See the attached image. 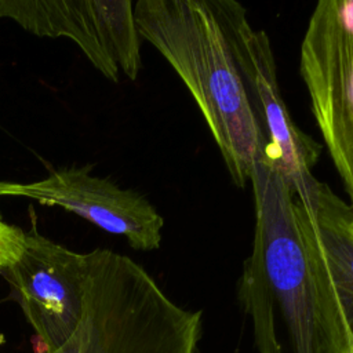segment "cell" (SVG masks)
<instances>
[{
  "label": "cell",
  "mask_w": 353,
  "mask_h": 353,
  "mask_svg": "<svg viewBox=\"0 0 353 353\" xmlns=\"http://www.w3.org/2000/svg\"><path fill=\"white\" fill-rule=\"evenodd\" d=\"M134 17L197 103L232 182L250 185L268 143L212 0H139Z\"/></svg>",
  "instance_id": "obj_1"
},
{
  "label": "cell",
  "mask_w": 353,
  "mask_h": 353,
  "mask_svg": "<svg viewBox=\"0 0 353 353\" xmlns=\"http://www.w3.org/2000/svg\"><path fill=\"white\" fill-rule=\"evenodd\" d=\"M83 313L73 335L48 353H194L201 312L176 305L130 256L85 254Z\"/></svg>",
  "instance_id": "obj_2"
},
{
  "label": "cell",
  "mask_w": 353,
  "mask_h": 353,
  "mask_svg": "<svg viewBox=\"0 0 353 353\" xmlns=\"http://www.w3.org/2000/svg\"><path fill=\"white\" fill-rule=\"evenodd\" d=\"M299 74L353 208V0H320L299 48Z\"/></svg>",
  "instance_id": "obj_3"
},
{
  "label": "cell",
  "mask_w": 353,
  "mask_h": 353,
  "mask_svg": "<svg viewBox=\"0 0 353 353\" xmlns=\"http://www.w3.org/2000/svg\"><path fill=\"white\" fill-rule=\"evenodd\" d=\"M212 3L266 139V153L277 163L292 194L303 199L317 182L313 168L321 154V145L303 132L288 112L266 32L251 25L243 4L234 0H212Z\"/></svg>",
  "instance_id": "obj_4"
},
{
  "label": "cell",
  "mask_w": 353,
  "mask_h": 353,
  "mask_svg": "<svg viewBox=\"0 0 353 353\" xmlns=\"http://www.w3.org/2000/svg\"><path fill=\"white\" fill-rule=\"evenodd\" d=\"M0 273L33 327L43 353L59 349L81 319L85 254L40 234L33 219L19 258Z\"/></svg>",
  "instance_id": "obj_5"
},
{
  "label": "cell",
  "mask_w": 353,
  "mask_h": 353,
  "mask_svg": "<svg viewBox=\"0 0 353 353\" xmlns=\"http://www.w3.org/2000/svg\"><path fill=\"white\" fill-rule=\"evenodd\" d=\"M91 171V164L54 170L44 179L15 183L12 196L62 207L108 233L125 237L137 251L160 248L164 219L150 201L132 189L117 186L109 178L92 175Z\"/></svg>",
  "instance_id": "obj_6"
},
{
  "label": "cell",
  "mask_w": 353,
  "mask_h": 353,
  "mask_svg": "<svg viewBox=\"0 0 353 353\" xmlns=\"http://www.w3.org/2000/svg\"><path fill=\"white\" fill-rule=\"evenodd\" d=\"M0 18H8L39 37H68L108 80L119 81L109 51L102 0H0Z\"/></svg>",
  "instance_id": "obj_7"
},
{
  "label": "cell",
  "mask_w": 353,
  "mask_h": 353,
  "mask_svg": "<svg viewBox=\"0 0 353 353\" xmlns=\"http://www.w3.org/2000/svg\"><path fill=\"white\" fill-rule=\"evenodd\" d=\"M296 201L353 342V208L319 179Z\"/></svg>",
  "instance_id": "obj_8"
},
{
  "label": "cell",
  "mask_w": 353,
  "mask_h": 353,
  "mask_svg": "<svg viewBox=\"0 0 353 353\" xmlns=\"http://www.w3.org/2000/svg\"><path fill=\"white\" fill-rule=\"evenodd\" d=\"M106 39L113 61L130 80H135L142 68L141 36L130 0H102Z\"/></svg>",
  "instance_id": "obj_9"
},
{
  "label": "cell",
  "mask_w": 353,
  "mask_h": 353,
  "mask_svg": "<svg viewBox=\"0 0 353 353\" xmlns=\"http://www.w3.org/2000/svg\"><path fill=\"white\" fill-rule=\"evenodd\" d=\"M15 183L0 181V196H12ZM26 230L8 223L0 214V265L3 269L14 263L25 247Z\"/></svg>",
  "instance_id": "obj_10"
},
{
  "label": "cell",
  "mask_w": 353,
  "mask_h": 353,
  "mask_svg": "<svg viewBox=\"0 0 353 353\" xmlns=\"http://www.w3.org/2000/svg\"><path fill=\"white\" fill-rule=\"evenodd\" d=\"M1 270H3V268H1V265H0V272H1Z\"/></svg>",
  "instance_id": "obj_11"
}]
</instances>
